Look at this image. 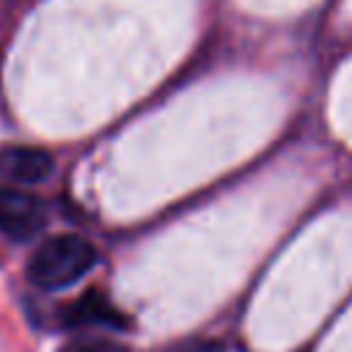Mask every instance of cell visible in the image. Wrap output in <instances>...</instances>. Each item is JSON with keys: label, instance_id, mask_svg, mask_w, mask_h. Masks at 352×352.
<instances>
[{"label": "cell", "instance_id": "cell-1", "mask_svg": "<svg viewBox=\"0 0 352 352\" xmlns=\"http://www.w3.org/2000/svg\"><path fill=\"white\" fill-rule=\"evenodd\" d=\"M94 264H96V250L88 239L77 234H58L44 239L33 250L28 264V278L33 280V286L44 292H55L77 283L82 275L91 272Z\"/></svg>", "mask_w": 352, "mask_h": 352}, {"label": "cell", "instance_id": "cell-2", "mask_svg": "<svg viewBox=\"0 0 352 352\" xmlns=\"http://www.w3.org/2000/svg\"><path fill=\"white\" fill-rule=\"evenodd\" d=\"M47 223V206L22 190L0 187V231L16 242L33 239Z\"/></svg>", "mask_w": 352, "mask_h": 352}, {"label": "cell", "instance_id": "cell-3", "mask_svg": "<svg viewBox=\"0 0 352 352\" xmlns=\"http://www.w3.org/2000/svg\"><path fill=\"white\" fill-rule=\"evenodd\" d=\"M60 322L66 327H116V330L129 327V319L121 314V308H116L110 297L96 289L66 302L60 311Z\"/></svg>", "mask_w": 352, "mask_h": 352}, {"label": "cell", "instance_id": "cell-4", "mask_svg": "<svg viewBox=\"0 0 352 352\" xmlns=\"http://www.w3.org/2000/svg\"><path fill=\"white\" fill-rule=\"evenodd\" d=\"M52 168L55 162L44 148H33V146L0 148V176H8L11 182H22V184L44 182L52 173Z\"/></svg>", "mask_w": 352, "mask_h": 352}, {"label": "cell", "instance_id": "cell-5", "mask_svg": "<svg viewBox=\"0 0 352 352\" xmlns=\"http://www.w3.org/2000/svg\"><path fill=\"white\" fill-rule=\"evenodd\" d=\"M60 352H124V346H118L110 338H74L63 344Z\"/></svg>", "mask_w": 352, "mask_h": 352}]
</instances>
